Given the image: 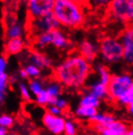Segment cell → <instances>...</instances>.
Segmentation results:
<instances>
[{
  "label": "cell",
  "instance_id": "obj_18",
  "mask_svg": "<svg viewBox=\"0 0 133 135\" xmlns=\"http://www.w3.org/2000/svg\"><path fill=\"white\" fill-rule=\"evenodd\" d=\"M46 90L49 93V95L51 96L52 100H53L52 104H53V102L56 101V99L60 97V95L62 93V84L57 80L51 81L47 85Z\"/></svg>",
  "mask_w": 133,
  "mask_h": 135
},
{
  "label": "cell",
  "instance_id": "obj_5",
  "mask_svg": "<svg viewBox=\"0 0 133 135\" xmlns=\"http://www.w3.org/2000/svg\"><path fill=\"white\" fill-rule=\"evenodd\" d=\"M28 31L36 36L38 34L48 32V31H53L59 28V22L54 16V14L52 12L50 14L44 15L42 17L35 18V19H28Z\"/></svg>",
  "mask_w": 133,
  "mask_h": 135
},
{
  "label": "cell",
  "instance_id": "obj_15",
  "mask_svg": "<svg viewBox=\"0 0 133 135\" xmlns=\"http://www.w3.org/2000/svg\"><path fill=\"white\" fill-rule=\"evenodd\" d=\"M113 120H115V118L111 114H106V113L98 114L97 113L96 115L90 119V122L91 123L93 128L98 132L101 128L106 127L107 125L109 124L110 122H113Z\"/></svg>",
  "mask_w": 133,
  "mask_h": 135
},
{
  "label": "cell",
  "instance_id": "obj_39",
  "mask_svg": "<svg viewBox=\"0 0 133 135\" xmlns=\"http://www.w3.org/2000/svg\"><path fill=\"white\" fill-rule=\"evenodd\" d=\"M8 135H20V134H18V133H16V132H9Z\"/></svg>",
  "mask_w": 133,
  "mask_h": 135
},
{
  "label": "cell",
  "instance_id": "obj_16",
  "mask_svg": "<svg viewBox=\"0 0 133 135\" xmlns=\"http://www.w3.org/2000/svg\"><path fill=\"white\" fill-rule=\"evenodd\" d=\"M77 118L85 120H90L94 115L97 114V109L93 107H87V106H82L79 105V107L75 111Z\"/></svg>",
  "mask_w": 133,
  "mask_h": 135
},
{
  "label": "cell",
  "instance_id": "obj_40",
  "mask_svg": "<svg viewBox=\"0 0 133 135\" xmlns=\"http://www.w3.org/2000/svg\"><path fill=\"white\" fill-rule=\"evenodd\" d=\"M0 1H5V0H0Z\"/></svg>",
  "mask_w": 133,
  "mask_h": 135
},
{
  "label": "cell",
  "instance_id": "obj_10",
  "mask_svg": "<svg viewBox=\"0 0 133 135\" xmlns=\"http://www.w3.org/2000/svg\"><path fill=\"white\" fill-rule=\"evenodd\" d=\"M24 34V27L18 18L9 16L6 21L5 37L6 39L11 38H23Z\"/></svg>",
  "mask_w": 133,
  "mask_h": 135
},
{
  "label": "cell",
  "instance_id": "obj_37",
  "mask_svg": "<svg viewBox=\"0 0 133 135\" xmlns=\"http://www.w3.org/2000/svg\"><path fill=\"white\" fill-rule=\"evenodd\" d=\"M126 135H133V127H128Z\"/></svg>",
  "mask_w": 133,
  "mask_h": 135
},
{
  "label": "cell",
  "instance_id": "obj_20",
  "mask_svg": "<svg viewBox=\"0 0 133 135\" xmlns=\"http://www.w3.org/2000/svg\"><path fill=\"white\" fill-rule=\"evenodd\" d=\"M95 69H96V71L97 74H98V78H99L98 81L101 82L102 84L108 86L111 81V78H112V74H110V71L108 70V68L105 67L104 65L98 64L96 65Z\"/></svg>",
  "mask_w": 133,
  "mask_h": 135
},
{
  "label": "cell",
  "instance_id": "obj_25",
  "mask_svg": "<svg viewBox=\"0 0 133 135\" xmlns=\"http://www.w3.org/2000/svg\"><path fill=\"white\" fill-rule=\"evenodd\" d=\"M19 92H20V97H21L25 102H28L31 100L32 93L30 91L28 85H26L25 83H23V82L19 83Z\"/></svg>",
  "mask_w": 133,
  "mask_h": 135
},
{
  "label": "cell",
  "instance_id": "obj_19",
  "mask_svg": "<svg viewBox=\"0 0 133 135\" xmlns=\"http://www.w3.org/2000/svg\"><path fill=\"white\" fill-rule=\"evenodd\" d=\"M9 82H10V78L6 71L0 73V105L3 104L6 99Z\"/></svg>",
  "mask_w": 133,
  "mask_h": 135
},
{
  "label": "cell",
  "instance_id": "obj_38",
  "mask_svg": "<svg viewBox=\"0 0 133 135\" xmlns=\"http://www.w3.org/2000/svg\"><path fill=\"white\" fill-rule=\"evenodd\" d=\"M16 2H18V3H26L27 0H15Z\"/></svg>",
  "mask_w": 133,
  "mask_h": 135
},
{
  "label": "cell",
  "instance_id": "obj_29",
  "mask_svg": "<svg viewBox=\"0 0 133 135\" xmlns=\"http://www.w3.org/2000/svg\"><path fill=\"white\" fill-rule=\"evenodd\" d=\"M53 104L57 106L59 109H61L62 111H65L68 108V102L66 99L62 98V97H58L57 99H56V101L53 102Z\"/></svg>",
  "mask_w": 133,
  "mask_h": 135
},
{
  "label": "cell",
  "instance_id": "obj_28",
  "mask_svg": "<svg viewBox=\"0 0 133 135\" xmlns=\"http://www.w3.org/2000/svg\"><path fill=\"white\" fill-rule=\"evenodd\" d=\"M111 0H88V6L97 9L102 8H108Z\"/></svg>",
  "mask_w": 133,
  "mask_h": 135
},
{
  "label": "cell",
  "instance_id": "obj_2",
  "mask_svg": "<svg viewBox=\"0 0 133 135\" xmlns=\"http://www.w3.org/2000/svg\"><path fill=\"white\" fill-rule=\"evenodd\" d=\"M86 6L71 0H56L53 13L60 26L68 30H77L86 22Z\"/></svg>",
  "mask_w": 133,
  "mask_h": 135
},
{
  "label": "cell",
  "instance_id": "obj_7",
  "mask_svg": "<svg viewBox=\"0 0 133 135\" xmlns=\"http://www.w3.org/2000/svg\"><path fill=\"white\" fill-rule=\"evenodd\" d=\"M56 0H27L26 12L28 19L42 17L53 12Z\"/></svg>",
  "mask_w": 133,
  "mask_h": 135
},
{
  "label": "cell",
  "instance_id": "obj_30",
  "mask_svg": "<svg viewBox=\"0 0 133 135\" xmlns=\"http://www.w3.org/2000/svg\"><path fill=\"white\" fill-rule=\"evenodd\" d=\"M47 112H49L50 114L54 115H62V113H63V111H62L61 109H59L54 104L49 105V106H48V110H47Z\"/></svg>",
  "mask_w": 133,
  "mask_h": 135
},
{
  "label": "cell",
  "instance_id": "obj_22",
  "mask_svg": "<svg viewBox=\"0 0 133 135\" xmlns=\"http://www.w3.org/2000/svg\"><path fill=\"white\" fill-rule=\"evenodd\" d=\"M52 102H53V100H52L51 96L47 92L46 89H43L39 94L35 96V103L40 107L49 106V105L52 104Z\"/></svg>",
  "mask_w": 133,
  "mask_h": 135
},
{
  "label": "cell",
  "instance_id": "obj_4",
  "mask_svg": "<svg viewBox=\"0 0 133 135\" xmlns=\"http://www.w3.org/2000/svg\"><path fill=\"white\" fill-rule=\"evenodd\" d=\"M99 53L107 63H117L123 60V47L120 37H103L99 43Z\"/></svg>",
  "mask_w": 133,
  "mask_h": 135
},
{
  "label": "cell",
  "instance_id": "obj_32",
  "mask_svg": "<svg viewBox=\"0 0 133 135\" xmlns=\"http://www.w3.org/2000/svg\"><path fill=\"white\" fill-rule=\"evenodd\" d=\"M127 24L133 25V0L131 1L129 8V12H128V18H127Z\"/></svg>",
  "mask_w": 133,
  "mask_h": 135
},
{
  "label": "cell",
  "instance_id": "obj_24",
  "mask_svg": "<svg viewBox=\"0 0 133 135\" xmlns=\"http://www.w3.org/2000/svg\"><path fill=\"white\" fill-rule=\"evenodd\" d=\"M24 70L26 71L27 75H28V78H39V76L41 75V70L40 68H38L37 66H35L34 64H27L25 67H24Z\"/></svg>",
  "mask_w": 133,
  "mask_h": 135
},
{
  "label": "cell",
  "instance_id": "obj_12",
  "mask_svg": "<svg viewBox=\"0 0 133 135\" xmlns=\"http://www.w3.org/2000/svg\"><path fill=\"white\" fill-rule=\"evenodd\" d=\"M78 50L84 58H86L87 61L91 63L96 59L99 53V45L93 43L92 41L85 39L79 44Z\"/></svg>",
  "mask_w": 133,
  "mask_h": 135
},
{
  "label": "cell",
  "instance_id": "obj_23",
  "mask_svg": "<svg viewBox=\"0 0 133 135\" xmlns=\"http://www.w3.org/2000/svg\"><path fill=\"white\" fill-rule=\"evenodd\" d=\"M28 87H29L32 95H34V96L38 95L43 89H45L44 88L43 81H41L39 78H33V79H31L29 81V83H28Z\"/></svg>",
  "mask_w": 133,
  "mask_h": 135
},
{
  "label": "cell",
  "instance_id": "obj_14",
  "mask_svg": "<svg viewBox=\"0 0 133 135\" xmlns=\"http://www.w3.org/2000/svg\"><path fill=\"white\" fill-rule=\"evenodd\" d=\"M25 47V43L23 38H11L7 39L5 43V53L9 56H14V55L20 54Z\"/></svg>",
  "mask_w": 133,
  "mask_h": 135
},
{
  "label": "cell",
  "instance_id": "obj_34",
  "mask_svg": "<svg viewBox=\"0 0 133 135\" xmlns=\"http://www.w3.org/2000/svg\"><path fill=\"white\" fill-rule=\"evenodd\" d=\"M71 1H74L76 3H79L81 5H84V6L87 7L88 6V0H71Z\"/></svg>",
  "mask_w": 133,
  "mask_h": 135
},
{
  "label": "cell",
  "instance_id": "obj_27",
  "mask_svg": "<svg viewBox=\"0 0 133 135\" xmlns=\"http://www.w3.org/2000/svg\"><path fill=\"white\" fill-rule=\"evenodd\" d=\"M77 132H78V129H77L76 123L71 119L66 120L63 135H77Z\"/></svg>",
  "mask_w": 133,
  "mask_h": 135
},
{
  "label": "cell",
  "instance_id": "obj_8",
  "mask_svg": "<svg viewBox=\"0 0 133 135\" xmlns=\"http://www.w3.org/2000/svg\"><path fill=\"white\" fill-rule=\"evenodd\" d=\"M123 47V60L129 66H133V25H127L120 35Z\"/></svg>",
  "mask_w": 133,
  "mask_h": 135
},
{
  "label": "cell",
  "instance_id": "obj_36",
  "mask_svg": "<svg viewBox=\"0 0 133 135\" xmlns=\"http://www.w3.org/2000/svg\"><path fill=\"white\" fill-rule=\"evenodd\" d=\"M8 129L3 126H0V135H8Z\"/></svg>",
  "mask_w": 133,
  "mask_h": 135
},
{
  "label": "cell",
  "instance_id": "obj_13",
  "mask_svg": "<svg viewBox=\"0 0 133 135\" xmlns=\"http://www.w3.org/2000/svg\"><path fill=\"white\" fill-rule=\"evenodd\" d=\"M28 60L29 63L34 64L41 70H46L49 69L52 66V61L47 55L43 54L40 50H34L31 51L28 55Z\"/></svg>",
  "mask_w": 133,
  "mask_h": 135
},
{
  "label": "cell",
  "instance_id": "obj_26",
  "mask_svg": "<svg viewBox=\"0 0 133 135\" xmlns=\"http://www.w3.org/2000/svg\"><path fill=\"white\" fill-rule=\"evenodd\" d=\"M15 124V118L11 115H0V126H3L5 128H11Z\"/></svg>",
  "mask_w": 133,
  "mask_h": 135
},
{
  "label": "cell",
  "instance_id": "obj_11",
  "mask_svg": "<svg viewBox=\"0 0 133 135\" xmlns=\"http://www.w3.org/2000/svg\"><path fill=\"white\" fill-rule=\"evenodd\" d=\"M50 32V45L57 50H67L71 46V41L67 35L59 28L49 31Z\"/></svg>",
  "mask_w": 133,
  "mask_h": 135
},
{
  "label": "cell",
  "instance_id": "obj_33",
  "mask_svg": "<svg viewBox=\"0 0 133 135\" xmlns=\"http://www.w3.org/2000/svg\"><path fill=\"white\" fill-rule=\"evenodd\" d=\"M19 74H20V78H23V79H26V78H28V75H27L26 71H25V70H24V68H23V69H20V71H19Z\"/></svg>",
  "mask_w": 133,
  "mask_h": 135
},
{
  "label": "cell",
  "instance_id": "obj_21",
  "mask_svg": "<svg viewBox=\"0 0 133 135\" xmlns=\"http://www.w3.org/2000/svg\"><path fill=\"white\" fill-rule=\"evenodd\" d=\"M80 105L82 106H87V107H93V108H98L100 105V99L97 98L95 95L88 92L87 94H85L81 98Z\"/></svg>",
  "mask_w": 133,
  "mask_h": 135
},
{
  "label": "cell",
  "instance_id": "obj_3",
  "mask_svg": "<svg viewBox=\"0 0 133 135\" xmlns=\"http://www.w3.org/2000/svg\"><path fill=\"white\" fill-rule=\"evenodd\" d=\"M133 94V78L128 74L112 75L108 85V99L118 102L119 99L124 96H132Z\"/></svg>",
  "mask_w": 133,
  "mask_h": 135
},
{
  "label": "cell",
  "instance_id": "obj_1",
  "mask_svg": "<svg viewBox=\"0 0 133 135\" xmlns=\"http://www.w3.org/2000/svg\"><path fill=\"white\" fill-rule=\"evenodd\" d=\"M91 73V65L80 53L72 54L61 62L54 70V78L67 87L83 86Z\"/></svg>",
  "mask_w": 133,
  "mask_h": 135
},
{
  "label": "cell",
  "instance_id": "obj_31",
  "mask_svg": "<svg viewBox=\"0 0 133 135\" xmlns=\"http://www.w3.org/2000/svg\"><path fill=\"white\" fill-rule=\"evenodd\" d=\"M7 67H8V62H7L6 57L0 56V73L6 71Z\"/></svg>",
  "mask_w": 133,
  "mask_h": 135
},
{
  "label": "cell",
  "instance_id": "obj_6",
  "mask_svg": "<svg viewBox=\"0 0 133 135\" xmlns=\"http://www.w3.org/2000/svg\"><path fill=\"white\" fill-rule=\"evenodd\" d=\"M132 0H111L108 6L109 17L115 22L127 24V18Z\"/></svg>",
  "mask_w": 133,
  "mask_h": 135
},
{
  "label": "cell",
  "instance_id": "obj_17",
  "mask_svg": "<svg viewBox=\"0 0 133 135\" xmlns=\"http://www.w3.org/2000/svg\"><path fill=\"white\" fill-rule=\"evenodd\" d=\"M90 92L92 93L93 95H95L97 98H99L100 100L108 98V86L102 84L98 80L90 84Z\"/></svg>",
  "mask_w": 133,
  "mask_h": 135
},
{
  "label": "cell",
  "instance_id": "obj_35",
  "mask_svg": "<svg viewBox=\"0 0 133 135\" xmlns=\"http://www.w3.org/2000/svg\"><path fill=\"white\" fill-rule=\"evenodd\" d=\"M127 108H128V112H129L130 115H133V94H132V97H131V101H130L129 105L127 106Z\"/></svg>",
  "mask_w": 133,
  "mask_h": 135
},
{
  "label": "cell",
  "instance_id": "obj_9",
  "mask_svg": "<svg viewBox=\"0 0 133 135\" xmlns=\"http://www.w3.org/2000/svg\"><path fill=\"white\" fill-rule=\"evenodd\" d=\"M42 122L45 128L53 135L63 134L66 119L61 115H54L46 112L42 117Z\"/></svg>",
  "mask_w": 133,
  "mask_h": 135
}]
</instances>
